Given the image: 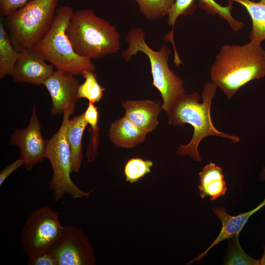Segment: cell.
I'll return each mask as SVG.
<instances>
[{
    "label": "cell",
    "mask_w": 265,
    "mask_h": 265,
    "mask_svg": "<svg viewBox=\"0 0 265 265\" xmlns=\"http://www.w3.org/2000/svg\"><path fill=\"white\" fill-rule=\"evenodd\" d=\"M217 88L212 81L207 82L203 85L202 103L199 102L200 96L198 92L185 93L177 100L167 113L170 125L183 127L188 124L194 129L189 142L179 146L178 155L189 156L194 161H201L202 157L198 150V146L202 139L209 136L228 139L234 143L239 142L238 136L219 131L212 123L211 107Z\"/></svg>",
    "instance_id": "1"
},
{
    "label": "cell",
    "mask_w": 265,
    "mask_h": 265,
    "mask_svg": "<svg viewBox=\"0 0 265 265\" xmlns=\"http://www.w3.org/2000/svg\"><path fill=\"white\" fill-rule=\"evenodd\" d=\"M265 76V50L249 42L223 45L210 69L211 81L231 99L243 86Z\"/></svg>",
    "instance_id": "2"
},
{
    "label": "cell",
    "mask_w": 265,
    "mask_h": 265,
    "mask_svg": "<svg viewBox=\"0 0 265 265\" xmlns=\"http://www.w3.org/2000/svg\"><path fill=\"white\" fill-rule=\"evenodd\" d=\"M66 34L75 52L91 60L105 57L120 49L116 27L90 9L74 11Z\"/></svg>",
    "instance_id": "3"
},
{
    "label": "cell",
    "mask_w": 265,
    "mask_h": 265,
    "mask_svg": "<svg viewBox=\"0 0 265 265\" xmlns=\"http://www.w3.org/2000/svg\"><path fill=\"white\" fill-rule=\"evenodd\" d=\"M145 38V32L142 28L130 29L126 36L128 47L122 51V55L126 62L139 52L147 56L150 63L153 85L162 97L161 109L167 113L177 100L185 94L183 81L169 67L168 60L171 53L169 48L161 45L158 51H154L147 45Z\"/></svg>",
    "instance_id": "4"
},
{
    "label": "cell",
    "mask_w": 265,
    "mask_h": 265,
    "mask_svg": "<svg viewBox=\"0 0 265 265\" xmlns=\"http://www.w3.org/2000/svg\"><path fill=\"white\" fill-rule=\"evenodd\" d=\"M58 1L31 0L3 18L17 51L33 48L45 37L53 24Z\"/></svg>",
    "instance_id": "5"
},
{
    "label": "cell",
    "mask_w": 265,
    "mask_h": 265,
    "mask_svg": "<svg viewBox=\"0 0 265 265\" xmlns=\"http://www.w3.org/2000/svg\"><path fill=\"white\" fill-rule=\"evenodd\" d=\"M73 13L69 6L57 7L51 29L33 48L40 52L57 70L73 76H83L86 71L94 72L96 67L91 59L75 52L66 35V28Z\"/></svg>",
    "instance_id": "6"
},
{
    "label": "cell",
    "mask_w": 265,
    "mask_h": 265,
    "mask_svg": "<svg viewBox=\"0 0 265 265\" xmlns=\"http://www.w3.org/2000/svg\"><path fill=\"white\" fill-rule=\"evenodd\" d=\"M74 110L67 108L63 114L61 125L57 132L48 140L45 157L49 159L53 170L50 189L53 191V196L57 201L65 194L74 199L88 197L90 192L80 189L73 182L71 154L66 136V128L70 116Z\"/></svg>",
    "instance_id": "7"
},
{
    "label": "cell",
    "mask_w": 265,
    "mask_h": 265,
    "mask_svg": "<svg viewBox=\"0 0 265 265\" xmlns=\"http://www.w3.org/2000/svg\"><path fill=\"white\" fill-rule=\"evenodd\" d=\"M59 212L49 207L33 211L23 226L21 241L28 258L48 251L61 238L65 227L60 223Z\"/></svg>",
    "instance_id": "8"
},
{
    "label": "cell",
    "mask_w": 265,
    "mask_h": 265,
    "mask_svg": "<svg viewBox=\"0 0 265 265\" xmlns=\"http://www.w3.org/2000/svg\"><path fill=\"white\" fill-rule=\"evenodd\" d=\"M57 265H93L96 264L93 249L86 235L74 226L65 227L59 240L48 251Z\"/></svg>",
    "instance_id": "9"
},
{
    "label": "cell",
    "mask_w": 265,
    "mask_h": 265,
    "mask_svg": "<svg viewBox=\"0 0 265 265\" xmlns=\"http://www.w3.org/2000/svg\"><path fill=\"white\" fill-rule=\"evenodd\" d=\"M47 142L42 137L34 104L28 126L15 129L10 136V144L20 148V157L23 159L26 169L29 171L44 160Z\"/></svg>",
    "instance_id": "10"
},
{
    "label": "cell",
    "mask_w": 265,
    "mask_h": 265,
    "mask_svg": "<svg viewBox=\"0 0 265 265\" xmlns=\"http://www.w3.org/2000/svg\"><path fill=\"white\" fill-rule=\"evenodd\" d=\"M43 85L51 97L52 115L63 114L67 108L75 110L79 99L78 91L80 83L74 76L57 70L46 80Z\"/></svg>",
    "instance_id": "11"
},
{
    "label": "cell",
    "mask_w": 265,
    "mask_h": 265,
    "mask_svg": "<svg viewBox=\"0 0 265 265\" xmlns=\"http://www.w3.org/2000/svg\"><path fill=\"white\" fill-rule=\"evenodd\" d=\"M46 60L44 55L34 48L20 52L11 77L13 81L43 85L54 72V66L47 64Z\"/></svg>",
    "instance_id": "12"
},
{
    "label": "cell",
    "mask_w": 265,
    "mask_h": 265,
    "mask_svg": "<svg viewBox=\"0 0 265 265\" xmlns=\"http://www.w3.org/2000/svg\"><path fill=\"white\" fill-rule=\"evenodd\" d=\"M194 0H176L174 4L170 9L168 15L167 23L172 27V29L165 36L166 41L172 43L174 55H177L178 53L175 47L174 40V26L178 17L181 15H188L192 13ZM203 4V8L207 12L211 11L212 13L217 14L218 16L225 20L234 32L237 33L244 26V24L237 21L232 16L231 10L233 9L234 1L229 0L227 6H223L218 4L214 0H201Z\"/></svg>",
    "instance_id": "13"
},
{
    "label": "cell",
    "mask_w": 265,
    "mask_h": 265,
    "mask_svg": "<svg viewBox=\"0 0 265 265\" xmlns=\"http://www.w3.org/2000/svg\"><path fill=\"white\" fill-rule=\"evenodd\" d=\"M265 206V198L263 201L257 207L249 211L240 213L236 216L230 215L225 208L218 206L212 209L215 215L220 220L222 228L217 237L209 247L197 257L189 262L191 264L195 261H200L214 246L226 239H230L238 237L245 225L251 215Z\"/></svg>",
    "instance_id": "14"
},
{
    "label": "cell",
    "mask_w": 265,
    "mask_h": 265,
    "mask_svg": "<svg viewBox=\"0 0 265 265\" xmlns=\"http://www.w3.org/2000/svg\"><path fill=\"white\" fill-rule=\"evenodd\" d=\"M126 117L137 128L148 133L159 124L160 102L149 100L126 101L122 103Z\"/></svg>",
    "instance_id": "15"
},
{
    "label": "cell",
    "mask_w": 265,
    "mask_h": 265,
    "mask_svg": "<svg viewBox=\"0 0 265 265\" xmlns=\"http://www.w3.org/2000/svg\"><path fill=\"white\" fill-rule=\"evenodd\" d=\"M198 175V188L202 199L209 197L211 200L214 201L225 194L227 187L220 166L210 162L202 168Z\"/></svg>",
    "instance_id": "16"
},
{
    "label": "cell",
    "mask_w": 265,
    "mask_h": 265,
    "mask_svg": "<svg viewBox=\"0 0 265 265\" xmlns=\"http://www.w3.org/2000/svg\"><path fill=\"white\" fill-rule=\"evenodd\" d=\"M147 133L134 125L125 116L114 121L109 129V137L116 146L131 148L141 143Z\"/></svg>",
    "instance_id": "17"
},
{
    "label": "cell",
    "mask_w": 265,
    "mask_h": 265,
    "mask_svg": "<svg viewBox=\"0 0 265 265\" xmlns=\"http://www.w3.org/2000/svg\"><path fill=\"white\" fill-rule=\"evenodd\" d=\"M87 125L84 113L69 119L67 123L66 136L71 154L72 172L80 171L83 158L82 138Z\"/></svg>",
    "instance_id": "18"
},
{
    "label": "cell",
    "mask_w": 265,
    "mask_h": 265,
    "mask_svg": "<svg viewBox=\"0 0 265 265\" xmlns=\"http://www.w3.org/2000/svg\"><path fill=\"white\" fill-rule=\"evenodd\" d=\"M242 5L249 14L252 26L249 33L250 42L261 45L265 40V2L251 0H230Z\"/></svg>",
    "instance_id": "19"
},
{
    "label": "cell",
    "mask_w": 265,
    "mask_h": 265,
    "mask_svg": "<svg viewBox=\"0 0 265 265\" xmlns=\"http://www.w3.org/2000/svg\"><path fill=\"white\" fill-rule=\"evenodd\" d=\"M20 52L13 47L6 30L3 18H0V79L12 77Z\"/></svg>",
    "instance_id": "20"
},
{
    "label": "cell",
    "mask_w": 265,
    "mask_h": 265,
    "mask_svg": "<svg viewBox=\"0 0 265 265\" xmlns=\"http://www.w3.org/2000/svg\"><path fill=\"white\" fill-rule=\"evenodd\" d=\"M83 113L86 121L90 125L88 131L90 132V141L87 149L86 158L88 162H91L97 157L99 143L100 128L98 125L99 118L98 107L94 104L89 102L88 106Z\"/></svg>",
    "instance_id": "21"
},
{
    "label": "cell",
    "mask_w": 265,
    "mask_h": 265,
    "mask_svg": "<svg viewBox=\"0 0 265 265\" xmlns=\"http://www.w3.org/2000/svg\"><path fill=\"white\" fill-rule=\"evenodd\" d=\"M140 12L148 20H154L167 16L176 0H134Z\"/></svg>",
    "instance_id": "22"
},
{
    "label": "cell",
    "mask_w": 265,
    "mask_h": 265,
    "mask_svg": "<svg viewBox=\"0 0 265 265\" xmlns=\"http://www.w3.org/2000/svg\"><path fill=\"white\" fill-rule=\"evenodd\" d=\"M83 76L85 80L79 85L78 98L86 99L93 104L99 102L103 98L105 88L98 82L97 75L92 71H86Z\"/></svg>",
    "instance_id": "23"
},
{
    "label": "cell",
    "mask_w": 265,
    "mask_h": 265,
    "mask_svg": "<svg viewBox=\"0 0 265 265\" xmlns=\"http://www.w3.org/2000/svg\"><path fill=\"white\" fill-rule=\"evenodd\" d=\"M227 265H259V260H255L247 254L241 247L238 237L230 239L227 252L224 259Z\"/></svg>",
    "instance_id": "24"
},
{
    "label": "cell",
    "mask_w": 265,
    "mask_h": 265,
    "mask_svg": "<svg viewBox=\"0 0 265 265\" xmlns=\"http://www.w3.org/2000/svg\"><path fill=\"white\" fill-rule=\"evenodd\" d=\"M153 162L140 158H132L125 163L124 169L126 181L130 183L137 182L146 174L151 172Z\"/></svg>",
    "instance_id": "25"
},
{
    "label": "cell",
    "mask_w": 265,
    "mask_h": 265,
    "mask_svg": "<svg viewBox=\"0 0 265 265\" xmlns=\"http://www.w3.org/2000/svg\"><path fill=\"white\" fill-rule=\"evenodd\" d=\"M29 0H0V15L4 18L12 12L23 7Z\"/></svg>",
    "instance_id": "26"
},
{
    "label": "cell",
    "mask_w": 265,
    "mask_h": 265,
    "mask_svg": "<svg viewBox=\"0 0 265 265\" xmlns=\"http://www.w3.org/2000/svg\"><path fill=\"white\" fill-rule=\"evenodd\" d=\"M28 258V265H57L55 260L47 251Z\"/></svg>",
    "instance_id": "27"
},
{
    "label": "cell",
    "mask_w": 265,
    "mask_h": 265,
    "mask_svg": "<svg viewBox=\"0 0 265 265\" xmlns=\"http://www.w3.org/2000/svg\"><path fill=\"white\" fill-rule=\"evenodd\" d=\"M23 165H24V161L21 158L19 157L18 159L1 170L0 172V186L3 184L10 174Z\"/></svg>",
    "instance_id": "28"
},
{
    "label": "cell",
    "mask_w": 265,
    "mask_h": 265,
    "mask_svg": "<svg viewBox=\"0 0 265 265\" xmlns=\"http://www.w3.org/2000/svg\"><path fill=\"white\" fill-rule=\"evenodd\" d=\"M259 265H265V245H264V253L261 259L259 260Z\"/></svg>",
    "instance_id": "29"
},
{
    "label": "cell",
    "mask_w": 265,
    "mask_h": 265,
    "mask_svg": "<svg viewBox=\"0 0 265 265\" xmlns=\"http://www.w3.org/2000/svg\"><path fill=\"white\" fill-rule=\"evenodd\" d=\"M259 180L261 181H265V168L264 167L262 168V170L260 174Z\"/></svg>",
    "instance_id": "30"
},
{
    "label": "cell",
    "mask_w": 265,
    "mask_h": 265,
    "mask_svg": "<svg viewBox=\"0 0 265 265\" xmlns=\"http://www.w3.org/2000/svg\"><path fill=\"white\" fill-rule=\"evenodd\" d=\"M251 0L254 1L255 0ZM260 1H265V0H260Z\"/></svg>",
    "instance_id": "31"
}]
</instances>
